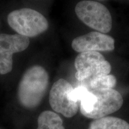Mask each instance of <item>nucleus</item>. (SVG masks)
I'll use <instances>...</instances> for the list:
<instances>
[{"mask_svg": "<svg viewBox=\"0 0 129 129\" xmlns=\"http://www.w3.org/2000/svg\"><path fill=\"white\" fill-rule=\"evenodd\" d=\"M74 101L80 102V111L88 118L98 119L118 111L123 105V98L114 88L87 90L80 84L71 93Z\"/></svg>", "mask_w": 129, "mask_h": 129, "instance_id": "1", "label": "nucleus"}, {"mask_svg": "<svg viewBox=\"0 0 129 129\" xmlns=\"http://www.w3.org/2000/svg\"><path fill=\"white\" fill-rule=\"evenodd\" d=\"M49 83L48 72L41 66H32L21 78L17 98L22 106L28 109L40 105L47 90Z\"/></svg>", "mask_w": 129, "mask_h": 129, "instance_id": "2", "label": "nucleus"}, {"mask_svg": "<svg viewBox=\"0 0 129 129\" xmlns=\"http://www.w3.org/2000/svg\"><path fill=\"white\" fill-rule=\"evenodd\" d=\"M7 22L17 34L28 38L38 36L48 28L46 17L40 12L29 8L10 12L8 15Z\"/></svg>", "mask_w": 129, "mask_h": 129, "instance_id": "3", "label": "nucleus"}, {"mask_svg": "<svg viewBox=\"0 0 129 129\" xmlns=\"http://www.w3.org/2000/svg\"><path fill=\"white\" fill-rule=\"evenodd\" d=\"M78 19L90 28L102 33H108L112 29L111 13L104 5L94 1L84 0L75 8Z\"/></svg>", "mask_w": 129, "mask_h": 129, "instance_id": "4", "label": "nucleus"}, {"mask_svg": "<svg viewBox=\"0 0 129 129\" xmlns=\"http://www.w3.org/2000/svg\"><path fill=\"white\" fill-rule=\"evenodd\" d=\"M74 65L75 78L80 82L92 77L109 75L111 71V64L97 51L80 53L75 58Z\"/></svg>", "mask_w": 129, "mask_h": 129, "instance_id": "5", "label": "nucleus"}, {"mask_svg": "<svg viewBox=\"0 0 129 129\" xmlns=\"http://www.w3.org/2000/svg\"><path fill=\"white\" fill-rule=\"evenodd\" d=\"M74 87L67 80L59 79L53 84L49 93V103L51 108L64 117L71 118L77 114L78 103L72 101L70 93Z\"/></svg>", "mask_w": 129, "mask_h": 129, "instance_id": "6", "label": "nucleus"}, {"mask_svg": "<svg viewBox=\"0 0 129 129\" xmlns=\"http://www.w3.org/2000/svg\"><path fill=\"white\" fill-rule=\"evenodd\" d=\"M29 45V39L16 34H0V74H7L13 69V56L25 50Z\"/></svg>", "mask_w": 129, "mask_h": 129, "instance_id": "7", "label": "nucleus"}, {"mask_svg": "<svg viewBox=\"0 0 129 129\" xmlns=\"http://www.w3.org/2000/svg\"><path fill=\"white\" fill-rule=\"evenodd\" d=\"M72 48L80 53L87 51H111L115 48V41L112 37L105 34L91 32L74 39Z\"/></svg>", "mask_w": 129, "mask_h": 129, "instance_id": "8", "label": "nucleus"}, {"mask_svg": "<svg viewBox=\"0 0 129 129\" xmlns=\"http://www.w3.org/2000/svg\"><path fill=\"white\" fill-rule=\"evenodd\" d=\"M88 129H129V123L120 118L106 116L93 120Z\"/></svg>", "mask_w": 129, "mask_h": 129, "instance_id": "9", "label": "nucleus"}, {"mask_svg": "<svg viewBox=\"0 0 129 129\" xmlns=\"http://www.w3.org/2000/svg\"><path fill=\"white\" fill-rule=\"evenodd\" d=\"M37 129H65L59 114L51 111L41 112L38 118Z\"/></svg>", "mask_w": 129, "mask_h": 129, "instance_id": "10", "label": "nucleus"}, {"mask_svg": "<svg viewBox=\"0 0 129 129\" xmlns=\"http://www.w3.org/2000/svg\"><path fill=\"white\" fill-rule=\"evenodd\" d=\"M87 90L100 89V88H113L117 84V79L114 75H101L92 77L80 82Z\"/></svg>", "mask_w": 129, "mask_h": 129, "instance_id": "11", "label": "nucleus"}, {"mask_svg": "<svg viewBox=\"0 0 129 129\" xmlns=\"http://www.w3.org/2000/svg\"><path fill=\"white\" fill-rule=\"evenodd\" d=\"M100 1H104V0H100Z\"/></svg>", "mask_w": 129, "mask_h": 129, "instance_id": "12", "label": "nucleus"}]
</instances>
